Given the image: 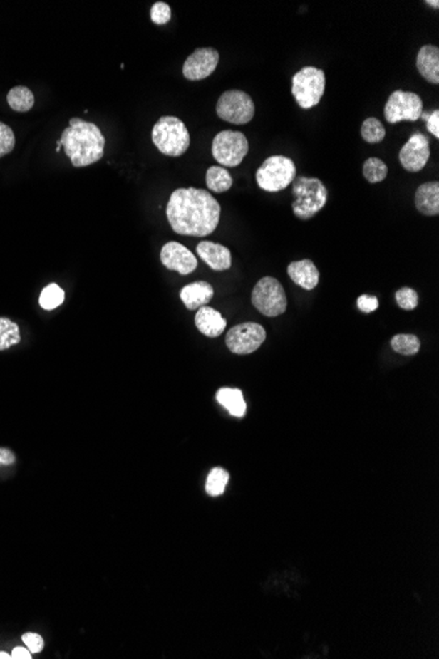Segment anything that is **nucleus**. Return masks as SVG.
<instances>
[{
  "label": "nucleus",
  "mask_w": 439,
  "mask_h": 659,
  "mask_svg": "<svg viewBox=\"0 0 439 659\" xmlns=\"http://www.w3.org/2000/svg\"><path fill=\"white\" fill-rule=\"evenodd\" d=\"M292 183V194L296 197L292 203L294 214L301 220L312 219L326 204L328 190L317 178L299 177Z\"/></svg>",
  "instance_id": "obj_4"
},
{
  "label": "nucleus",
  "mask_w": 439,
  "mask_h": 659,
  "mask_svg": "<svg viewBox=\"0 0 439 659\" xmlns=\"http://www.w3.org/2000/svg\"><path fill=\"white\" fill-rule=\"evenodd\" d=\"M61 146H62V144H61V141H58V142H57V149H56L57 152H59V149H61Z\"/></svg>",
  "instance_id": "obj_40"
},
{
  "label": "nucleus",
  "mask_w": 439,
  "mask_h": 659,
  "mask_svg": "<svg viewBox=\"0 0 439 659\" xmlns=\"http://www.w3.org/2000/svg\"><path fill=\"white\" fill-rule=\"evenodd\" d=\"M7 102L14 111H29L34 105V95L28 87H14L7 95Z\"/></svg>",
  "instance_id": "obj_22"
},
{
  "label": "nucleus",
  "mask_w": 439,
  "mask_h": 659,
  "mask_svg": "<svg viewBox=\"0 0 439 659\" xmlns=\"http://www.w3.org/2000/svg\"><path fill=\"white\" fill-rule=\"evenodd\" d=\"M150 19L157 26H165L171 20V9L167 3L157 1L150 9Z\"/></svg>",
  "instance_id": "obj_31"
},
{
  "label": "nucleus",
  "mask_w": 439,
  "mask_h": 659,
  "mask_svg": "<svg viewBox=\"0 0 439 659\" xmlns=\"http://www.w3.org/2000/svg\"><path fill=\"white\" fill-rule=\"evenodd\" d=\"M61 144L73 166L86 167L102 160L105 147V137L93 123L73 118L70 125L63 129Z\"/></svg>",
  "instance_id": "obj_2"
},
{
  "label": "nucleus",
  "mask_w": 439,
  "mask_h": 659,
  "mask_svg": "<svg viewBox=\"0 0 439 659\" xmlns=\"http://www.w3.org/2000/svg\"><path fill=\"white\" fill-rule=\"evenodd\" d=\"M228 471L224 470L222 467H215V469L210 472L208 479H207V484H205L207 494L211 495V497H220V495H222L224 491H225L227 484H228Z\"/></svg>",
  "instance_id": "obj_26"
},
{
  "label": "nucleus",
  "mask_w": 439,
  "mask_h": 659,
  "mask_svg": "<svg viewBox=\"0 0 439 659\" xmlns=\"http://www.w3.org/2000/svg\"><path fill=\"white\" fill-rule=\"evenodd\" d=\"M249 153V141L244 133L222 130L212 142V155L222 166L236 167Z\"/></svg>",
  "instance_id": "obj_8"
},
{
  "label": "nucleus",
  "mask_w": 439,
  "mask_h": 659,
  "mask_svg": "<svg viewBox=\"0 0 439 659\" xmlns=\"http://www.w3.org/2000/svg\"><path fill=\"white\" fill-rule=\"evenodd\" d=\"M65 300V291L56 283H51L43 289L40 295V306L46 311L59 307Z\"/></svg>",
  "instance_id": "obj_28"
},
{
  "label": "nucleus",
  "mask_w": 439,
  "mask_h": 659,
  "mask_svg": "<svg viewBox=\"0 0 439 659\" xmlns=\"http://www.w3.org/2000/svg\"><path fill=\"white\" fill-rule=\"evenodd\" d=\"M426 3H428V4H429V6H433V7H434V9H438V7H439V1H438V0H434V1H430V0H429V1H426Z\"/></svg>",
  "instance_id": "obj_38"
},
{
  "label": "nucleus",
  "mask_w": 439,
  "mask_h": 659,
  "mask_svg": "<svg viewBox=\"0 0 439 659\" xmlns=\"http://www.w3.org/2000/svg\"><path fill=\"white\" fill-rule=\"evenodd\" d=\"M417 69L429 83H439V49L434 45H425L417 56Z\"/></svg>",
  "instance_id": "obj_19"
},
{
  "label": "nucleus",
  "mask_w": 439,
  "mask_h": 659,
  "mask_svg": "<svg viewBox=\"0 0 439 659\" xmlns=\"http://www.w3.org/2000/svg\"><path fill=\"white\" fill-rule=\"evenodd\" d=\"M414 203L425 216H437L439 214L438 182H426L421 185L415 191Z\"/></svg>",
  "instance_id": "obj_20"
},
{
  "label": "nucleus",
  "mask_w": 439,
  "mask_h": 659,
  "mask_svg": "<svg viewBox=\"0 0 439 659\" xmlns=\"http://www.w3.org/2000/svg\"><path fill=\"white\" fill-rule=\"evenodd\" d=\"M161 262L166 269L182 275L191 274L197 267V259L194 254L185 245L175 241L167 242L162 248Z\"/></svg>",
  "instance_id": "obj_14"
},
{
  "label": "nucleus",
  "mask_w": 439,
  "mask_h": 659,
  "mask_svg": "<svg viewBox=\"0 0 439 659\" xmlns=\"http://www.w3.org/2000/svg\"><path fill=\"white\" fill-rule=\"evenodd\" d=\"M326 77L324 70L306 66L292 78V95L301 108L309 110L320 103L325 93Z\"/></svg>",
  "instance_id": "obj_6"
},
{
  "label": "nucleus",
  "mask_w": 439,
  "mask_h": 659,
  "mask_svg": "<svg viewBox=\"0 0 439 659\" xmlns=\"http://www.w3.org/2000/svg\"><path fill=\"white\" fill-rule=\"evenodd\" d=\"M295 162L284 155H272L267 158L255 174L258 186L267 192L287 189L295 180Z\"/></svg>",
  "instance_id": "obj_5"
},
{
  "label": "nucleus",
  "mask_w": 439,
  "mask_h": 659,
  "mask_svg": "<svg viewBox=\"0 0 439 659\" xmlns=\"http://www.w3.org/2000/svg\"><path fill=\"white\" fill-rule=\"evenodd\" d=\"M356 306L364 313H371L379 307V300L372 295H361L356 300Z\"/></svg>",
  "instance_id": "obj_33"
},
{
  "label": "nucleus",
  "mask_w": 439,
  "mask_h": 659,
  "mask_svg": "<svg viewBox=\"0 0 439 659\" xmlns=\"http://www.w3.org/2000/svg\"><path fill=\"white\" fill-rule=\"evenodd\" d=\"M363 175L370 183H379L387 178L388 167L381 158H368L363 165Z\"/></svg>",
  "instance_id": "obj_29"
},
{
  "label": "nucleus",
  "mask_w": 439,
  "mask_h": 659,
  "mask_svg": "<svg viewBox=\"0 0 439 659\" xmlns=\"http://www.w3.org/2000/svg\"><path fill=\"white\" fill-rule=\"evenodd\" d=\"M11 658L14 659H31L32 658V653L29 651V649H26V648H15L12 654H11Z\"/></svg>",
  "instance_id": "obj_37"
},
{
  "label": "nucleus",
  "mask_w": 439,
  "mask_h": 659,
  "mask_svg": "<svg viewBox=\"0 0 439 659\" xmlns=\"http://www.w3.org/2000/svg\"><path fill=\"white\" fill-rule=\"evenodd\" d=\"M152 138L162 155L169 157L185 155L191 144L186 124L174 116H163L157 121L153 128Z\"/></svg>",
  "instance_id": "obj_3"
},
{
  "label": "nucleus",
  "mask_w": 439,
  "mask_h": 659,
  "mask_svg": "<svg viewBox=\"0 0 439 659\" xmlns=\"http://www.w3.org/2000/svg\"><path fill=\"white\" fill-rule=\"evenodd\" d=\"M430 158V144L428 137L415 132L401 147L398 160L406 172H418L423 170Z\"/></svg>",
  "instance_id": "obj_12"
},
{
  "label": "nucleus",
  "mask_w": 439,
  "mask_h": 659,
  "mask_svg": "<svg viewBox=\"0 0 439 659\" xmlns=\"http://www.w3.org/2000/svg\"><path fill=\"white\" fill-rule=\"evenodd\" d=\"M23 642L26 643V648L32 654L40 653L43 649V640L40 634L26 633L23 635Z\"/></svg>",
  "instance_id": "obj_34"
},
{
  "label": "nucleus",
  "mask_w": 439,
  "mask_h": 659,
  "mask_svg": "<svg viewBox=\"0 0 439 659\" xmlns=\"http://www.w3.org/2000/svg\"><path fill=\"white\" fill-rule=\"evenodd\" d=\"M166 214L172 231L177 234L205 237L216 231L221 207L205 190L177 189L170 197Z\"/></svg>",
  "instance_id": "obj_1"
},
{
  "label": "nucleus",
  "mask_w": 439,
  "mask_h": 659,
  "mask_svg": "<svg viewBox=\"0 0 439 659\" xmlns=\"http://www.w3.org/2000/svg\"><path fill=\"white\" fill-rule=\"evenodd\" d=\"M288 275L301 289L311 291L320 282V271L311 259H301L289 264Z\"/></svg>",
  "instance_id": "obj_16"
},
{
  "label": "nucleus",
  "mask_w": 439,
  "mask_h": 659,
  "mask_svg": "<svg viewBox=\"0 0 439 659\" xmlns=\"http://www.w3.org/2000/svg\"><path fill=\"white\" fill-rule=\"evenodd\" d=\"M220 54L213 48L196 49L183 65V76L188 81H202L210 77L219 65Z\"/></svg>",
  "instance_id": "obj_13"
},
{
  "label": "nucleus",
  "mask_w": 439,
  "mask_h": 659,
  "mask_svg": "<svg viewBox=\"0 0 439 659\" xmlns=\"http://www.w3.org/2000/svg\"><path fill=\"white\" fill-rule=\"evenodd\" d=\"M266 340V331L257 323H242L233 326L225 337L229 351L234 354H250L259 349Z\"/></svg>",
  "instance_id": "obj_11"
},
{
  "label": "nucleus",
  "mask_w": 439,
  "mask_h": 659,
  "mask_svg": "<svg viewBox=\"0 0 439 659\" xmlns=\"http://www.w3.org/2000/svg\"><path fill=\"white\" fill-rule=\"evenodd\" d=\"M392 349L403 356H414L420 351L421 343L414 334H396L391 340Z\"/></svg>",
  "instance_id": "obj_25"
},
{
  "label": "nucleus",
  "mask_w": 439,
  "mask_h": 659,
  "mask_svg": "<svg viewBox=\"0 0 439 659\" xmlns=\"http://www.w3.org/2000/svg\"><path fill=\"white\" fill-rule=\"evenodd\" d=\"M217 402L228 410L232 416L244 417L246 413V403L242 391L238 388H221L216 394Z\"/></svg>",
  "instance_id": "obj_21"
},
{
  "label": "nucleus",
  "mask_w": 439,
  "mask_h": 659,
  "mask_svg": "<svg viewBox=\"0 0 439 659\" xmlns=\"http://www.w3.org/2000/svg\"><path fill=\"white\" fill-rule=\"evenodd\" d=\"M396 301L400 308L412 311L418 306V294L413 289L403 287L396 292Z\"/></svg>",
  "instance_id": "obj_30"
},
{
  "label": "nucleus",
  "mask_w": 439,
  "mask_h": 659,
  "mask_svg": "<svg viewBox=\"0 0 439 659\" xmlns=\"http://www.w3.org/2000/svg\"><path fill=\"white\" fill-rule=\"evenodd\" d=\"M197 256L215 271L228 270L232 266V253L227 247L211 241H202L196 247Z\"/></svg>",
  "instance_id": "obj_15"
},
{
  "label": "nucleus",
  "mask_w": 439,
  "mask_h": 659,
  "mask_svg": "<svg viewBox=\"0 0 439 659\" xmlns=\"http://www.w3.org/2000/svg\"><path fill=\"white\" fill-rule=\"evenodd\" d=\"M252 303L262 315L277 317L286 312L287 296L283 286L272 276H263L252 292Z\"/></svg>",
  "instance_id": "obj_7"
},
{
  "label": "nucleus",
  "mask_w": 439,
  "mask_h": 659,
  "mask_svg": "<svg viewBox=\"0 0 439 659\" xmlns=\"http://www.w3.org/2000/svg\"><path fill=\"white\" fill-rule=\"evenodd\" d=\"M14 147H15L14 130L4 123H0V158L9 155L14 150Z\"/></svg>",
  "instance_id": "obj_32"
},
{
  "label": "nucleus",
  "mask_w": 439,
  "mask_h": 659,
  "mask_svg": "<svg viewBox=\"0 0 439 659\" xmlns=\"http://www.w3.org/2000/svg\"><path fill=\"white\" fill-rule=\"evenodd\" d=\"M426 125H428V130L430 132L431 135L435 138L439 137V111L435 110V111L431 112L426 119Z\"/></svg>",
  "instance_id": "obj_35"
},
{
  "label": "nucleus",
  "mask_w": 439,
  "mask_h": 659,
  "mask_svg": "<svg viewBox=\"0 0 439 659\" xmlns=\"http://www.w3.org/2000/svg\"><path fill=\"white\" fill-rule=\"evenodd\" d=\"M213 287L208 282H194L185 286L180 291V299L187 309H199L205 307L213 298Z\"/></svg>",
  "instance_id": "obj_18"
},
{
  "label": "nucleus",
  "mask_w": 439,
  "mask_h": 659,
  "mask_svg": "<svg viewBox=\"0 0 439 659\" xmlns=\"http://www.w3.org/2000/svg\"><path fill=\"white\" fill-rule=\"evenodd\" d=\"M21 341L20 329L12 320L0 317V351H7Z\"/></svg>",
  "instance_id": "obj_24"
},
{
  "label": "nucleus",
  "mask_w": 439,
  "mask_h": 659,
  "mask_svg": "<svg viewBox=\"0 0 439 659\" xmlns=\"http://www.w3.org/2000/svg\"><path fill=\"white\" fill-rule=\"evenodd\" d=\"M423 110V100L418 95L397 90L389 96L384 108V116L391 124L400 121H415L421 118Z\"/></svg>",
  "instance_id": "obj_10"
},
{
  "label": "nucleus",
  "mask_w": 439,
  "mask_h": 659,
  "mask_svg": "<svg viewBox=\"0 0 439 659\" xmlns=\"http://www.w3.org/2000/svg\"><path fill=\"white\" fill-rule=\"evenodd\" d=\"M15 462V454L9 449L0 447V466H9Z\"/></svg>",
  "instance_id": "obj_36"
},
{
  "label": "nucleus",
  "mask_w": 439,
  "mask_h": 659,
  "mask_svg": "<svg viewBox=\"0 0 439 659\" xmlns=\"http://www.w3.org/2000/svg\"><path fill=\"white\" fill-rule=\"evenodd\" d=\"M0 658L9 659L11 658V655H9V653H4V651H3V653H0Z\"/></svg>",
  "instance_id": "obj_39"
},
{
  "label": "nucleus",
  "mask_w": 439,
  "mask_h": 659,
  "mask_svg": "<svg viewBox=\"0 0 439 659\" xmlns=\"http://www.w3.org/2000/svg\"><path fill=\"white\" fill-rule=\"evenodd\" d=\"M361 135L368 144H379L386 137V128L381 121L375 118H368L363 121Z\"/></svg>",
  "instance_id": "obj_27"
},
{
  "label": "nucleus",
  "mask_w": 439,
  "mask_h": 659,
  "mask_svg": "<svg viewBox=\"0 0 439 659\" xmlns=\"http://www.w3.org/2000/svg\"><path fill=\"white\" fill-rule=\"evenodd\" d=\"M207 186L213 192H225L233 185V178L227 169L221 166H211L207 172Z\"/></svg>",
  "instance_id": "obj_23"
},
{
  "label": "nucleus",
  "mask_w": 439,
  "mask_h": 659,
  "mask_svg": "<svg viewBox=\"0 0 439 659\" xmlns=\"http://www.w3.org/2000/svg\"><path fill=\"white\" fill-rule=\"evenodd\" d=\"M195 326L207 337L216 338L227 328V320L221 313L211 307H202L196 312Z\"/></svg>",
  "instance_id": "obj_17"
},
{
  "label": "nucleus",
  "mask_w": 439,
  "mask_h": 659,
  "mask_svg": "<svg viewBox=\"0 0 439 659\" xmlns=\"http://www.w3.org/2000/svg\"><path fill=\"white\" fill-rule=\"evenodd\" d=\"M216 112L221 120L242 125L253 120L255 105L253 99L244 91L230 90L220 96Z\"/></svg>",
  "instance_id": "obj_9"
}]
</instances>
